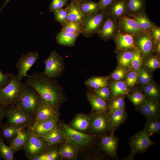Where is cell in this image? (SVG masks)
I'll return each instance as SVG.
<instances>
[{"instance_id":"51","label":"cell","mask_w":160,"mask_h":160,"mask_svg":"<svg viewBox=\"0 0 160 160\" xmlns=\"http://www.w3.org/2000/svg\"><path fill=\"white\" fill-rule=\"evenodd\" d=\"M12 73H4L0 70V88L5 87L9 82Z\"/></svg>"},{"instance_id":"16","label":"cell","mask_w":160,"mask_h":160,"mask_svg":"<svg viewBox=\"0 0 160 160\" xmlns=\"http://www.w3.org/2000/svg\"><path fill=\"white\" fill-rule=\"evenodd\" d=\"M119 139L114 134L111 133L102 136L100 145L101 149L110 156L117 159V151Z\"/></svg>"},{"instance_id":"6","label":"cell","mask_w":160,"mask_h":160,"mask_svg":"<svg viewBox=\"0 0 160 160\" xmlns=\"http://www.w3.org/2000/svg\"><path fill=\"white\" fill-rule=\"evenodd\" d=\"M44 63L45 68L43 73L47 76L56 79L63 74L65 69L64 60L56 50H53L51 52Z\"/></svg>"},{"instance_id":"48","label":"cell","mask_w":160,"mask_h":160,"mask_svg":"<svg viewBox=\"0 0 160 160\" xmlns=\"http://www.w3.org/2000/svg\"><path fill=\"white\" fill-rule=\"evenodd\" d=\"M138 77L140 82L143 85L152 83L151 76L147 70L145 68H141Z\"/></svg>"},{"instance_id":"23","label":"cell","mask_w":160,"mask_h":160,"mask_svg":"<svg viewBox=\"0 0 160 160\" xmlns=\"http://www.w3.org/2000/svg\"><path fill=\"white\" fill-rule=\"evenodd\" d=\"M108 113L111 131L114 133L126 121L127 114L125 108Z\"/></svg>"},{"instance_id":"31","label":"cell","mask_w":160,"mask_h":160,"mask_svg":"<svg viewBox=\"0 0 160 160\" xmlns=\"http://www.w3.org/2000/svg\"><path fill=\"white\" fill-rule=\"evenodd\" d=\"M78 150L73 143L65 142L58 151V154L59 156L62 158L68 159H73L77 157Z\"/></svg>"},{"instance_id":"33","label":"cell","mask_w":160,"mask_h":160,"mask_svg":"<svg viewBox=\"0 0 160 160\" xmlns=\"http://www.w3.org/2000/svg\"><path fill=\"white\" fill-rule=\"evenodd\" d=\"M127 15H134L145 11L146 7L145 0H126Z\"/></svg>"},{"instance_id":"25","label":"cell","mask_w":160,"mask_h":160,"mask_svg":"<svg viewBox=\"0 0 160 160\" xmlns=\"http://www.w3.org/2000/svg\"><path fill=\"white\" fill-rule=\"evenodd\" d=\"M128 17L133 19L137 22L140 29L144 32H149L156 25L149 18L145 11Z\"/></svg>"},{"instance_id":"10","label":"cell","mask_w":160,"mask_h":160,"mask_svg":"<svg viewBox=\"0 0 160 160\" xmlns=\"http://www.w3.org/2000/svg\"><path fill=\"white\" fill-rule=\"evenodd\" d=\"M6 116L7 123L20 128L29 127L33 124L34 120L28 117L22 109L16 105L7 106Z\"/></svg>"},{"instance_id":"56","label":"cell","mask_w":160,"mask_h":160,"mask_svg":"<svg viewBox=\"0 0 160 160\" xmlns=\"http://www.w3.org/2000/svg\"><path fill=\"white\" fill-rule=\"evenodd\" d=\"M11 0H6L5 1V2L4 3V4L3 5L2 7H1V8L0 9V13L1 12V11H2L3 9L4 8V7L9 2V1Z\"/></svg>"},{"instance_id":"57","label":"cell","mask_w":160,"mask_h":160,"mask_svg":"<svg viewBox=\"0 0 160 160\" xmlns=\"http://www.w3.org/2000/svg\"><path fill=\"white\" fill-rule=\"evenodd\" d=\"M71 1V2H75L76 3H80L86 0H69Z\"/></svg>"},{"instance_id":"53","label":"cell","mask_w":160,"mask_h":160,"mask_svg":"<svg viewBox=\"0 0 160 160\" xmlns=\"http://www.w3.org/2000/svg\"><path fill=\"white\" fill-rule=\"evenodd\" d=\"M115 1V0H100L98 2L100 10L106 12L107 10Z\"/></svg>"},{"instance_id":"22","label":"cell","mask_w":160,"mask_h":160,"mask_svg":"<svg viewBox=\"0 0 160 160\" xmlns=\"http://www.w3.org/2000/svg\"><path fill=\"white\" fill-rule=\"evenodd\" d=\"M86 95L93 113L108 112V101L97 97L89 89L87 91Z\"/></svg>"},{"instance_id":"21","label":"cell","mask_w":160,"mask_h":160,"mask_svg":"<svg viewBox=\"0 0 160 160\" xmlns=\"http://www.w3.org/2000/svg\"><path fill=\"white\" fill-rule=\"evenodd\" d=\"M31 133L28 127L20 128L16 137L9 143L14 153L23 150L26 142Z\"/></svg>"},{"instance_id":"52","label":"cell","mask_w":160,"mask_h":160,"mask_svg":"<svg viewBox=\"0 0 160 160\" xmlns=\"http://www.w3.org/2000/svg\"><path fill=\"white\" fill-rule=\"evenodd\" d=\"M154 44L160 41V27L155 25L150 31Z\"/></svg>"},{"instance_id":"20","label":"cell","mask_w":160,"mask_h":160,"mask_svg":"<svg viewBox=\"0 0 160 160\" xmlns=\"http://www.w3.org/2000/svg\"><path fill=\"white\" fill-rule=\"evenodd\" d=\"M106 13L107 15L110 16L116 21L123 16L127 15L126 0H115L107 10Z\"/></svg>"},{"instance_id":"35","label":"cell","mask_w":160,"mask_h":160,"mask_svg":"<svg viewBox=\"0 0 160 160\" xmlns=\"http://www.w3.org/2000/svg\"><path fill=\"white\" fill-rule=\"evenodd\" d=\"M160 117L147 119L142 131L151 136L160 132Z\"/></svg>"},{"instance_id":"14","label":"cell","mask_w":160,"mask_h":160,"mask_svg":"<svg viewBox=\"0 0 160 160\" xmlns=\"http://www.w3.org/2000/svg\"><path fill=\"white\" fill-rule=\"evenodd\" d=\"M119 31L134 36L144 32L139 28L136 21L127 15H124L117 21Z\"/></svg>"},{"instance_id":"45","label":"cell","mask_w":160,"mask_h":160,"mask_svg":"<svg viewBox=\"0 0 160 160\" xmlns=\"http://www.w3.org/2000/svg\"><path fill=\"white\" fill-rule=\"evenodd\" d=\"M147 58L145 64L147 68L151 70H154L160 68V62L158 55H152L151 54Z\"/></svg>"},{"instance_id":"44","label":"cell","mask_w":160,"mask_h":160,"mask_svg":"<svg viewBox=\"0 0 160 160\" xmlns=\"http://www.w3.org/2000/svg\"><path fill=\"white\" fill-rule=\"evenodd\" d=\"M143 57L139 51L136 47L134 49L131 68L133 70L138 71L140 70L143 62Z\"/></svg>"},{"instance_id":"24","label":"cell","mask_w":160,"mask_h":160,"mask_svg":"<svg viewBox=\"0 0 160 160\" xmlns=\"http://www.w3.org/2000/svg\"><path fill=\"white\" fill-rule=\"evenodd\" d=\"M41 136L49 146L61 143L65 140L64 133L57 126Z\"/></svg>"},{"instance_id":"38","label":"cell","mask_w":160,"mask_h":160,"mask_svg":"<svg viewBox=\"0 0 160 160\" xmlns=\"http://www.w3.org/2000/svg\"><path fill=\"white\" fill-rule=\"evenodd\" d=\"M125 96L123 95L113 97L108 100V112L125 108L124 101Z\"/></svg>"},{"instance_id":"39","label":"cell","mask_w":160,"mask_h":160,"mask_svg":"<svg viewBox=\"0 0 160 160\" xmlns=\"http://www.w3.org/2000/svg\"><path fill=\"white\" fill-rule=\"evenodd\" d=\"M81 23L73 21H66L63 24L61 31L70 33L81 34Z\"/></svg>"},{"instance_id":"41","label":"cell","mask_w":160,"mask_h":160,"mask_svg":"<svg viewBox=\"0 0 160 160\" xmlns=\"http://www.w3.org/2000/svg\"><path fill=\"white\" fill-rule=\"evenodd\" d=\"M14 154L11 147L5 144L0 135V157L4 160H15Z\"/></svg>"},{"instance_id":"54","label":"cell","mask_w":160,"mask_h":160,"mask_svg":"<svg viewBox=\"0 0 160 160\" xmlns=\"http://www.w3.org/2000/svg\"><path fill=\"white\" fill-rule=\"evenodd\" d=\"M7 106L0 103V127L2 124L3 121L6 117V110Z\"/></svg>"},{"instance_id":"15","label":"cell","mask_w":160,"mask_h":160,"mask_svg":"<svg viewBox=\"0 0 160 160\" xmlns=\"http://www.w3.org/2000/svg\"><path fill=\"white\" fill-rule=\"evenodd\" d=\"M119 32L117 22L107 15L97 34L101 39L106 41L113 39Z\"/></svg>"},{"instance_id":"50","label":"cell","mask_w":160,"mask_h":160,"mask_svg":"<svg viewBox=\"0 0 160 160\" xmlns=\"http://www.w3.org/2000/svg\"><path fill=\"white\" fill-rule=\"evenodd\" d=\"M68 0H52L49 7V12H54L57 9L63 8Z\"/></svg>"},{"instance_id":"18","label":"cell","mask_w":160,"mask_h":160,"mask_svg":"<svg viewBox=\"0 0 160 160\" xmlns=\"http://www.w3.org/2000/svg\"><path fill=\"white\" fill-rule=\"evenodd\" d=\"M58 108L59 107L44 103L37 110L33 124L37 123L48 119L59 116Z\"/></svg>"},{"instance_id":"9","label":"cell","mask_w":160,"mask_h":160,"mask_svg":"<svg viewBox=\"0 0 160 160\" xmlns=\"http://www.w3.org/2000/svg\"><path fill=\"white\" fill-rule=\"evenodd\" d=\"M49 146L41 136L31 132L23 149L25 155L28 159L33 160L36 156L45 151Z\"/></svg>"},{"instance_id":"43","label":"cell","mask_w":160,"mask_h":160,"mask_svg":"<svg viewBox=\"0 0 160 160\" xmlns=\"http://www.w3.org/2000/svg\"><path fill=\"white\" fill-rule=\"evenodd\" d=\"M89 90L96 96L103 100L108 101L112 98L111 90L108 86L98 89Z\"/></svg>"},{"instance_id":"13","label":"cell","mask_w":160,"mask_h":160,"mask_svg":"<svg viewBox=\"0 0 160 160\" xmlns=\"http://www.w3.org/2000/svg\"><path fill=\"white\" fill-rule=\"evenodd\" d=\"M135 108L147 119L160 117L159 102L148 97L146 96L143 103Z\"/></svg>"},{"instance_id":"2","label":"cell","mask_w":160,"mask_h":160,"mask_svg":"<svg viewBox=\"0 0 160 160\" xmlns=\"http://www.w3.org/2000/svg\"><path fill=\"white\" fill-rule=\"evenodd\" d=\"M44 103L33 87L23 83V92L16 105L20 108L28 117L34 121L37 110Z\"/></svg>"},{"instance_id":"8","label":"cell","mask_w":160,"mask_h":160,"mask_svg":"<svg viewBox=\"0 0 160 160\" xmlns=\"http://www.w3.org/2000/svg\"><path fill=\"white\" fill-rule=\"evenodd\" d=\"M107 15L106 12L100 10L94 14L86 16L82 24L81 34L89 37L98 33Z\"/></svg>"},{"instance_id":"4","label":"cell","mask_w":160,"mask_h":160,"mask_svg":"<svg viewBox=\"0 0 160 160\" xmlns=\"http://www.w3.org/2000/svg\"><path fill=\"white\" fill-rule=\"evenodd\" d=\"M150 137L142 131L131 137L129 143L130 153L123 159L132 160L137 153H144L150 147L155 144Z\"/></svg>"},{"instance_id":"1","label":"cell","mask_w":160,"mask_h":160,"mask_svg":"<svg viewBox=\"0 0 160 160\" xmlns=\"http://www.w3.org/2000/svg\"><path fill=\"white\" fill-rule=\"evenodd\" d=\"M27 77L25 83L33 87L45 103L59 107L66 101L63 89L55 78L37 71Z\"/></svg>"},{"instance_id":"55","label":"cell","mask_w":160,"mask_h":160,"mask_svg":"<svg viewBox=\"0 0 160 160\" xmlns=\"http://www.w3.org/2000/svg\"><path fill=\"white\" fill-rule=\"evenodd\" d=\"M153 51L156 52L158 55L160 54V41L154 44Z\"/></svg>"},{"instance_id":"12","label":"cell","mask_w":160,"mask_h":160,"mask_svg":"<svg viewBox=\"0 0 160 160\" xmlns=\"http://www.w3.org/2000/svg\"><path fill=\"white\" fill-rule=\"evenodd\" d=\"M136 46L140 52L143 58H147L153 51L154 42L149 32H144L134 36Z\"/></svg>"},{"instance_id":"40","label":"cell","mask_w":160,"mask_h":160,"mask_svg":"<svg viewBox=\"0 0 160 160\" xmlns=\"http://www.w3.org/2000/svg\"><path fill=\"white\" fill-rule=\"evenodd\" d=\"M127 97L136 108L141 105L144 102L146 96L140 90H135L131 93H129Z\"/></svg>"},{"instance_id":"42","label":"cell","mask_w":160,"mask_h":160,"mask_svg":"<svg viewBox=\"0 0 160 160\" xmlns=\"http://www.w3.org/2000/svg\"><path fill=\"white\" fill-rule=\"evenodd\" d=\"M37 155L33 160H56L58 159L59 155L58 151L55 148H49Z\"/></svg>"},{"instance_id":"11","label":"cell","mask_w":160,"mask_h":160,"mask_svg":"<svg viewBox=\"0 0 160 160\" xmlns=\"http://www.w3.org/2000/svg\"><path fill=\"white\" fill-rule=\"evenodd\" d=\"M39 54L35 52H30L23 55L18 60L16 67L17 70V74L21 80L25 76H27V72L37 60Z\"/></svg>"},{"instance_id":"28","label":"cell","mask_w":160,"mask_h":160,"mask_svg":"<svg viewBox=\"0 0 160 160\" xmlns=\"http://www.w3.org/2000/svg\"><path fill=\"white\" fill-rule=\"evenodd\" d=\"M90 116L83 113L77 115L70 123L69 126L79 131L84 132L88 129Z\"/></svg>"},{"instance_id":"46","label":"cell","mask_w":160,"mask_h":160,"mask_svg":"<svg viewBox=\"0 0 160 160\" xmlns=\"http://www.w3.org/2000/svg\"><path fill=\"white\" fill-rule=\"evenodd\" d=\"M139 75L138 71L134 70L127 74L125 82L128 87H133L135 85L138 80Z\"/></svg>"},{"instance_id":"26","label":"cell","mask_w":160,"mask_h":160,"mask_svg":"<svg viewBox=\"0 0 160 160\" xmlns=\"http://www.w3.org/2000/svg\"><path fill=\"white\" fill-rule=\"evenodd\" d=\"M67 6L68 13L66 21L82 24L86 16L80 9L78 3L71 2Z\"/></svg>"},{"instance_id":"5","label":"cell","mask_w":160,"mask_h":160,"mask_svg":"<svg viewBox=\"0 0 160 160\" xmlns=\"http://www.w3.org/2000/svg\"><path fill=\"white\" fill-rule=\"evenodd\" d=\"M88 129L92 135L103 136L111 132L108 112L93 113Z\"/></svg>"},{"instance_id":"47","label":"cell","mask_w":160,"mask_h":160,"mask_svg":"<svg viewBox=\"0 0 160 160\" xmlns=\"http://www.w3.org/2000/svg\"><path fill=\"white\" fill-rule=\"evenodd\" d=\"M54 12L55 20L62 24L67 19L68 13V7L67 5L65 8L57 9Z\"/></svg>"},{"instance_id":"7","label":"cell","mask_w":160,"mask_h":160,"mask_svg":"<svg viewBox=\"0 0 160 160\" xmlns=\"http://www.w3.org/2000/svg\"><path fill=\"white\" fill-rule=\"evenodd\" d=\"M61 130L65 134V142L72 143L78 150L89 145L96 136L75 129L64 124L62 125Z\"/></svg>"},{"instance_id":"3","label":"cell","mask_w":160,"mask_h":160,"mask_svg":"<svg viewBox=\"0 0 160 160\" xmlns=\"http://www.w3.org/2000/svg\"><path fill=\"white\" fill-rule=\"evenodd\" d=\"M23 83L17 74H13L9 84L0 88V103L7 106L16 105L21 95Z\"/></svg>"},{"instance_id":"34","label":"cell","mask_w":160,"mask_h":160,"mask_svg":"<svg viewBox=\"0 0 160 160\" xmlns=\"http://www.w3.org/2000/svg\"><path fill=\"white\" fill-rule=\"evenodd\" d=\"M112 98L127 95L129 90L125 81L121 80L115 81L110 85Z\"/></svg>"},{"instance_id":"37","label":"cell","mask_w":160,"mask_h":160,"mask_svg":"<svg viewBox=\"0 0 160 160\" xmlns=\"http://www.w3.org/2000/svg\"><path fill=\"white\" fill-rule=\"evenodd\" d=\"M142 90L146 96L159 101L160 90L156 84L152 82L144 85Z\"/></svg>"},{"instance_id":"30","label":"cell","mask_w":160,"mask_h":160,"mask_svg":"<svg viewBox=\"0 0 160 160\" xmlns=\"http://www.w3.org/2000/svg\"><path fill=\"white\" fill-rule=\"evenodd\" d=\"M109 79V76H94L87 79L85 84L89 89H98L108 86Z\"/></svg>"},{"instance_id":"17","label":"cell","mask_w":160,"mask_h":160,"mask_svg":"<svg viewBox=\"0 0 160 160\" xmlns=\"http://www.w3.org/2000/svg\"><path fill=\"white\" fill-rule=\"evenodd\" d=\"M59 117H56L37 123L33 124L28 127V128L33 134L41 136L57 127Z\"/></svg>"},{"instance_id":"19","label":"cell","mask_w":160,"mask_h":160,"mask_svg":"<svg viewBox=\"0 0 160 160\" xmlns=\"http://www.w3.org/2000/svg\"><path fill=\"white\" fill-rule=\"evenodd\" d=\"M116 45V50L132 49L136 47L134 36L119 31L113 39Z\"/></svg>"},{"instance_id":"49","label":"cell","mask_w":160,"mask_h":160,"mask_svg":"<svg viewBox=\"0 0 160 160\" xmlns=\"http://www.w3.org/2000/svg\"><path fill=\"white\" fill-rule=\"evenodd\" d=\"M127 71L126 69L118 67L112 73L109 77L115 81H120L124 78Z\"/></svg>"},{"instance_id":"27","label":"cell","mask_w":160,"mask_h":160,"mask_svg":"<svg viewBox=\"0 0 160 160\" xmlns=\"http://www.w3.org/2000/svg\"><path fill=\"white\" fill-rule=\"evenodd\" d=\"M134 49L116 50L118 67L126 69L131 67Z\"/></svg>"},{"instance_id":"32","label":"cell","mask_w":160,"mask_h":160,"mask_svg":"<svg viewBox=\"0 0 160 160\" xmlns=\"http://www.w3.org/2000/svg\"><path fill=\"white\" fill-rule=\"evenodd\" d=\"M79 33H70L60 31L57 34L56 40L57 44L64 46H73L79 35Z\"/></svg>"},{"instance_id":"36","label":"cell","mask_w":160,"mask_h":160,"mask_svg":"<svg viewBox=\"0 0 160 160\" xmlns=\"http://www.w3.org/2000/svg\"><path fill=\"white\" fill-rule=\"evenodd\" d=\"M78 4L80 9L86 16L94 14L100 10L98 2L86 0Z\"/></svg>"},{"instance_id":"29","label":"cell","mask_w":160,"mask_h":160,"mask_svg":"<svg viewBox=\"0 0 160 160\" xmlns=\"http://www.w3.org/2000/svg\"><path fill=\"white\" fill-rule=\"evenodd\" d=\"M0 127V136L4 141L9 143L16 137L20 128L7 123L2 124Z\"/></svg>"}]
</instances>
